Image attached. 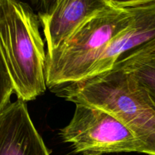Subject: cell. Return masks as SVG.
I'll return each instance as SVG.
<instances>
[{
	"label": "cell",
	"mask_w": 155,
	"mask_h": 155,
	"mask_svg": "<svg viewBox=\"0 0 155 155\" xmlns=\"http://www.w3.org/2000/svg\"><path fill=\"white\" fill-rule=\"evenodd\" d=\"M62 140L82 155L142 153V145L120 120L109 112L85 104H76L69 124L60 130Z\"/></svg>",
	"instance_id": "4"
},
{
	"label": "cell",
	"mask_w": 155,
	"mask_h": 155,
	"mask_svg": "<svg viewBox=\"0 0 155 155\" xmlns=\"http://www.w3.org/2000/svg\"><path fill=\"white\" fill-rule=\"evenodd\" d=\"M114 67L130 74L145 89L155 106V54L136 55Z\"/></svg>",
	"instance_id": "8"
},
{
	"label": "cell",
	"mask_w": 155,
	"mask_h": 155,
	"mask_svg": "<svg viewBox=\"0 0 155 155\" xmlns=\"http://www.w3.org/2000/svg\"><path fill=\"white\" fill-rule=\"evenodd\" d=\"M0 155H50L26 102L19 98L0 114Z\"/></svg>",
	"instance_id": "7"
},
{
	"label": "cell",
	"mask_w": 155,
	"mask_h": 155,
	"mask_svg": "<svg viewBox=\"0 0 155 155\" xmlns=\"http://www.w3.org/2000/svg\"><path fill=\"white\" fill-rule=\"evenodd\" d=\"M39 17L27 3L0 0V48L14 86L24 101L46 90V53Z\"/></svg>",
	"instance_id": "2"
},
{
	"label": "cell",
	"mask_w": 155,
	"mask_h": 155,
	"mask_svg": "<svg viewBox=\"0 0 155 155\" xmlns=\"http://www.w3.org/2000/svg\"><path fill=\"white\" fill-rule=\"evenodd\" d=\"M133 20L130 1L110 4L85 22L57 49L46 53L45 81L49 89L86 78L110 41Z\"/></svg>",
	"instance_id": "3"
},
{
	"label": "cell",
	"mask_w": 155,
	"mask_h": 155,
	"mask_svg": "<svg viewBox=\"0 0 155 155\" xmlns=\"http://www.w3.org/2000/svg\"><path fill=\"white\" fill-rule=\"evenodd\" d=\"M13 93V83L0 48V114L10 103Z\"/></svg>",
	"instance_id": "9"
},
{
	"label": "cell",
	"mask_w": 155,
	"mask_h": 155,
	"mask_svg": "<svg viewBox=\"0 0 155 155\" xmlns=\"http://www.w3.org/2000/svg\"><path fill=\"white\" fill-rule=\"evenodd\" d=\"M50 89L75 104L92 105L111 114L136 136L142 154L155 155V106L145 89L124 69L114 67Z\"/></svg>",
	"instance_id": "1"
},
{
	"label": "cell",
	"mask_w": 155,
	"mask_h": 155,
	"mask_svg": "<svg viewBox=\"0 0 155 155\" xmlns=\"http://www.w3.org/2000/svg\"><path fill=\"white\" fill-rule=\"evenodd\" d=\"M39 12L43 28L46 53L51 52L64 43L90 18L110 4V0H57L45 2Z\"/></svg>",
	"instance_id": "6"
},
{
	"label": "cell",
	"mask_w": 155,
	"mask_h": 155,
	"mask_svg": "<svg viewBox=\"0 0 155 155\" xmlns=\"http://www.w3.org/2000/svg\"><path fill=\"white\" fill-rule=\"evenodd\" d=\"M130 4L133 21L110 41L87 77L110 71L136 55L155 54V0H132Z\"/></svg>",
	"instance_id": "5"
}]
</instances>
